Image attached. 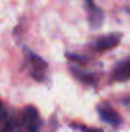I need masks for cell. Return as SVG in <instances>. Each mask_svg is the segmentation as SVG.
Instances as JSON below:
<instances>
[{
	"label": "cell",
	"instance_id": "obj_1",
	"mask_svg": "<svg viewBox=\"0 0 130 132\" xmlns=\"http://www.w3.org/2000/svg\"><path fill=\"white\" fill-rule=\"evenodd\" d=\"M22 125L27 128L28 132H38L40 128V117L38 112L35 106H26L21 116Z\"/></svg>",
	"mask_w": 130,
	"mask_h": 132
},
{
	"label": "cell",
	"instance_id": "obj_2",
	"mask_svg": "<svg viewBox=\"0 0 130 132\" xmlns=\"http://www.w3.org/2000/svg\"><path fill=\"white\" fill-rule=\"evenodd\" d=\"M123 39V35L120 32H112L105 36H101L97 41H96V49L98 51H105V50H110L112 47H116L120 44Z\"/></svg>",
	"mask_w": 130,
	"mask_h": 132
},
{
	"label": "cell",
	"instance_id": "obj_3",
	"mask_svg": "<svg viewBox=\"0 0 130 132\" xmlns=\"http://www.w3.org/2000/svg\"><path fill=\"white\" fill-rule=\"evenodd\" d=\"M98 114H99V118L103 122H106L111 126H119V125L123 123V119H121L120 114L110 106H99L98 108Z\"/></svg>",
	"mask_w": 130,
	"mask_h": 132
},
{
	"label": "cell",
	"instance_id": "obj_4",
	"mask_svg": "<svg viewBox=\"0 0 130 132\" xmlns=\"http://www.w3.org/2000/svg\"><path fill=\"white\" fill-rule=\"evenodd\" d=\"M88 19H89L91 28H92V30H98V28L102 26V23H103L105 14H103V12H102L99 8H97V6L94 5V6H91V9H89Z\"/></svg>",
	"mask_w": 130,
	"mask_h": 132
},
{
	"label": "cell",
	"instance_id": "obj_5",
	"mask_svg": "<svg viewBox=\"0 0 130 132\" xmlns=\"http://www.w3.org/2000/svg\"><path fill=\"white\" fill-rule=\"evenodd\" d=\"M114 78L119 82H125L130 80V62H123L117 64L114 71Z\"/></svg>",
	"mask_w": 130,
	"mask_h": 132
},
{
	"label": "cell",
	"instance_id": "obj_6",
	"mask_svg": "<svg viewBox=\"0 0 130 132\" xmlns=\"http://www.w3.org/2000/svg\"><path fill=\"white\" fill-rule=\"evenodd\" d=\"M26 53H27V56L31 60V64L33 65V69L35 71H41V72L46 71L47 63L43 60L41 56H38L37 54H35L33 51H29V50H26Z\"/></svg>",
	"mask_w": 130,
	"mask_h": 132
},
{
	"label": "cell",
	"instance_id": "obj_7",
	"mask_svg": "<svg viewBox=\"0 0 130 132\" xmlns=\"http://www.w3.org/2000/svg\"><path fill=\"white\" fill-rule=\"evenodd\" d=\"M72 72H73L81 81H83V82H86V84H89V85L94 84V77H93V75L82 72V71H79V69H77V68H72Z\"/></svg>",
	"mask_w": 130,
	"mask_h": 132
},
{
	"label": "cell",
	"instance_id": "obj_8",
	"mask_svg": "<svg viewBox=\"0 0 130 132\" xmlns=\"http://www.w3.org/2000/svg\"><path fill=\"white\" fill-rule=\"evenodd\" d=\"M65 56H66L68 59L73 60V62H77V63H87V62H88V58L83 56V55H78V54H75V53H66Z\"/></svg>",
	"mask_w": 130,
	"mask_h": 132
},
{
	"label": "cell",
	"instance_id": "obj_9",
	"mask_svg": "<svg viewBox=\"0 0 130 132\" xmlns=\"http://www.w3.org/2000/svg\"><path fill=\"white\" fill-rule=\"evenodd\" d=\"M120 103H121L123 105H125V106H129V108H130V96L121 99V100H120Z\"/></svg>",
	"mask_w": 130,
	"mask_h": 132
},
{
	"label": "cell",
	"instance_id": "obj_10",
	"mask_svg": "<svg viewBox=\"0 0 130 132\" xmlns=\"http://www.w3.org/2000/svg\"><path fill=\"white\" fill-rule=\"evenodd\" d=\"M81 130H83L84 132H102L101 130H97V128H92V130H88L86 127H81Z\"/></svg>",
	"mask_w": 130,
	"mask_h": 132
},
{
	"label": "cell",
	"instance_id": "obj_11",
	"mask_svg": "<svg viewBox=\"0 0 130 132\" xmlns=\"http://www.w3.org/2000/svg\"><path fill=\"white\" fill-rule=\"evenodd\" d=\"M86 3L89 5V6H94V4H93V0H86Z\"/></svg>",
	"mask_w": 130,
	"mask_h": 132
},
{
	"label": "cell",
	"instance_id": "obj_12",
	"mask_svg": "<svg viewBox=\"0 0 130 132\" xmlns=\"http://www.w3.org/2000/svg\"><path fill=\"white\" fill-rule=\"evenodd\" d=\"M3 116H5V113L3 112V106H1V101H0V117H3Z\"/></svg>",
	"mask_w": 130,
	"mask_h": 132
}]
</instances>
